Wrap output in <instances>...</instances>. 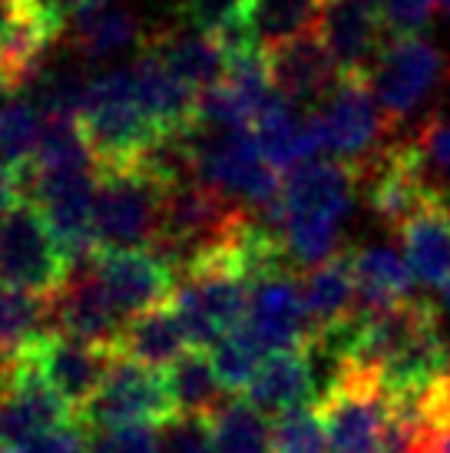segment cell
I'll list each match as a JSON object with an SVG mask.
<instances>
[{"mask_svg":"<svg viewBox=\"0 0 450 453\" xmlns=\"http://www.w3.org/2000/svg\"><path fill=\"white\" fill-rule=\"evenodd\" d=\"M20 202V189H17V173L7 169V165H0V222L7 219L13 205Z\"/></svg>","mask_w":450,"mask_h":453,"instance_id":"836d02e7","label":"cell"},{"mask_svg":"<svg viewBox=\"0 0 450 453\" xmlns=\"http://www.w3.org/2000/svg\"><path fill=\"white\" fill-rule=\"evenodd\" d=\"M30 13L37 17V24H43L50 30V37L57 40L60 34H66V27L74 24V17L83 11L87 0H27Z\"/></svg>","mask_w":450,"mask_h":453,"instance_id":"1f68e13d","label":"cell"},{"mask_svg":"<svg viewBox=\"0 0 450 453\" xmlns=\"http://www.w3.org/2000/svg\"><path fill=\"white\" fill-rule=\"evenodd\" d=\"M447 64L450 60H444L438 43H431V40L388 37L368 80H371L377 106H381V113L388 116L394 133L411 116L421 113V106H427L438 83L447 76Z\"/></svg>","mask_w":450,"mask_h":453,"instance_id":"277c9868","label":"cell"},{"mask_svg":"<svg viewBox=\"0 0 450 453\" xmlns=\"http://www.w3.org/2000/svg\"><path fill=\"white\" fill-rule=\"evenodd\" d=\"M209 357H213L215 374L222 380V388L229 394H238V390H249V384L255 380V374H259V367H262V361L268 354L255 344V338H252L245 327L238 325L236 331H229V334H222V338L215 341Z\"/></svg>","mask_w":450,"mask_h":453,"instance_id":"484cf974","label":"cell"},{"mask_svg":"<svg viewBox=\"0 0 450 453\" xmlns=\"http://www.w3.org/2000/svg\"><path fill=\"white\" fill-rule=\"evenodd\" d=\"M318 37L325 40L341 76H368L391 34L377 0H325Z\"/></svg>","mask_w":450,"mask_h":453,"instance_id":"30bf717a","label":"cell"},{"mask_svg":"<svg viewBox=\"0 0 450 453\" xmlns=\"http://www.w3.org/2000/svg\"><path fill=\"white\" fill-rule=\"evenodd\" d=\"M391 37H421L431 27L440 0H377Z\"/></svg>","mask_w":450,"mask_h":453,"instance_id":"f546056e","label":"cell"},{"mask_svg":"<svg viewBox=\"0 0 450 453\" xmlns=\"http://www.w3.org/2000/svg\"><path fill=\"white\" fill-rule=\"evenodd\" d=\"M97 258L100 255L70 265L63 285L50 295L53 331L106 348V351H116L126 318L116 311V304L110 302V295L103 288L100 275H97Z\"/></svg>","mask_w":450,"mask_h":453,"instance_id":"9c48e42d","label":"cell"},{"mask_svg":"<svg viewBox=\"0 0 450 453\" xmlns=\"http://www.w3.org/2000/svg\"><path fill=\"white\" fill-rule=\"evenodd\" d=\"M186 351H192V344H189L186 331L169 308V302L129 318L123 334H120V344H116L120 357H129V361L152 367V371H169Z\"/></svg>","mask_w":450,"mask_h":453,"instance_id":"ac0fdd59","label":"cell"},{"mask_svg":"<svg viewBox=\"0 0 450 453\" xmlns=\"http://www.w3.org/2000/svg\"><path fill=\"white\" fill-rule=\"evenodd\" d=\"M156 453H215L213 417L173 414L169 420H163Z\"/></svg>","mask_w":450,"mask_h":453,"instance_id":"83f0119b","label":"cell"},{"mask_svg":"<svg viewBox=\"0 0 450 453\" xmlns=\"http://www.w3.org/2000/svg\"><path fill=\"white\" fill-rule=\"evenodd\" d=\"M358 169L331 156L295 165L282 179V239L295 265L314 268L338 252V226L354 205Z\"/></svg>","mask_w":450,"mask_h":453,"instance_id":"6da1fadb","label":"cell"},{"mask_svg":"<svg viewBox=\"0 0 450 453\" xmlns=\"http://www.w3.org/2000/svg\"><path fill=\"white\" fill-rule=\"evenodd\" d=\"M163 179L143 165L100 169L93 235L100 252H150L166 199Z\"/></svg>","mask_w":450,"mask_h":453,"instance_id":"3957f363","label":"cell"},{"mask_svg":"<svg viewBox=\"0 0 450 453\" xmlns=\"http://www.w3.org/2000/svg\"><path fill=\"white\" fill-rule=\"evenodd\" d=\"M173 414L175 407L166 371H152L116 354L103 388L80 411L76 424L87 430H106L126 424H163Z\"/></svg>","mask_w":450,"mask_h":453,"instance_id":"52a82bcc","label":"cell"},{"mask_svg":"<svg viewBox=\"0 0 450 453\" xmlns=\"http://www.w3.org/2000/svg\"><path fill=\"white\" fill-rule=\"evenodd\" d=\"M89 447V434L87 427L80 424H70V427H57L47 430V434H37L24 441L20 447H11L4 453H87Z\"/></svg>","mask_w":450,"mask_h":453,"instance_id":"4dcf8cb0","label":"cell"},{"mask_svg":"<svg viewBox=\"0 0 450 453\" xmlns=\"http://www.w3.org/2000/svg\"><path fill=\"white\" fill-rule=\"evenodd\" d=\"M325 0H245L238 20L259 50H275L282 43L318 34Z\"/></svg>","mask_w":450,"mask_h":453,"instance_id":"d6986e66","label":"cell"},{"mask_svg":"<svg viewBox=\"0 0 450 453\" xmlns=\"http://www.w3.org/2000/svg\"><path fill=\"white\" fill-rule=\"evenodd\" d=\"M440 11H444V17L450 20V0H440Z\"/></svg>","mask_w":450,"mask_h":453,"instance_id":"e575fe53","label":"cell"},{"mask_svg":"<svg viewBox=\"0 0 450 453\" xmlns=\"http://www.w3.org/2000/svg\"><path fill=\"white\" fill-rule=\"evenodd\" d=\"M407 139H411L427 189L450 199V103L447 106H434L414 127V136Z\"/></svg>","mask_w":450,"mask_h":453,"instance_id":"cb8c5ba5","label":"cell"},{"mask_svg":"<svg viewBox=\"0 0 450 453\" xmlns=\"http://www.w3.org/2000/svg\"><path fill=\"white\" fill-rule=\"evenodd\" d=\"M66 37L97 70L116 66L112 60H120L136 47H150L143 20L120 0H87L83 11L74 17V24L66 27Z\"/></svg>","mask_w":450,"mask_h":453,"instance_id":"5bb4252c","label":"cell"},{"mask_svg":"<svg viewBox=\"0 0 450 453\" xmlns=\"http://www.w3.org/2000/svg\"><path fill=\"white\" fill-rule=\"evenodd\" d=\"M30 351L37 357L43 378L50 380L53 390L74 407L76 417L97 397V390L103 388V380L110 374L112 357H116V351L76 341L70 334H57V331L30 341Z\"/></svg>","mask_w":450,"mask_h":453,"instance_id":"8fae6325","label":"cell"},{"mask_svg":"<svg viewBox=\"0 0 450 453\" xmlns=\"http://www.w3.org/2000/svg\"><path fill=\"white\" fill-rule=\"evenodd\" d=\"M447 93H450V64H447Z\"/></svg>","mask_w":450,"mask_h":453,"instance_id":"d590c367","label":"cell"},{"mask_svg":"<svg viewBox=\"0 0 450 453\" xmlns=\"http://www.w3.org/2000/svg\"><path fill=\"white\" fill-rule=\"evenodd\" d=\"M312 411L325 427L328 453H384L391 390L371 365L341 357Z\"/></svg>","mask_w":450,"mask_h":453,"instance_id":"7a4b0ae2","label":"cell"},{"mask_svg":"<svg viewBox=\"0 0 450 453\" xmlns=\"http://www.w3.org/2000/svg\"><path fill=\"white\" fill-rule=\"evenodd\" d=\"M354 281H358V315L381 311L414 298V272L407 258L388 245L354 249Z\"/></svg>","mask_w":450,"mask_h":453,"instance_id":"ffe728a7","label":"cell"},{"mask_svg":"<svg viewBox=\"0 0 450 453\" xmlns=\"http://www.w3.org/2000/svg\"><path fill=\"white\" fill-rule=\"evenodd\" d=\"M150 50L159 53V60L186 87L199 89V93L225 83L229 57H225L215 34L196 30L189 24H166L163 30H156L150 37Z\"/></svg>","mask_w":450,"mask_h":453,"instance_id":"2e32d148","label":"cell"},{"mask_svg":"<svg viewBox=\"0 0 450 453\" xmlns=\"http://www.w3.org/2000/svg\"><path fill=\"white\" fill-rule=\"evenodd\" d=\"M169 380V394H173L175 414H196V417H213L225 401L229 390L215 374V365L209 351H186L166 371Z\"/></svg>","mask_w":450,"mask_h":453,"instance_id":"44dd1931","label":"cell"},{"mask_svg":"<svg viewBox=\"0 0 450 453\" xmlns=\"http://www.w3.org/2000/svg\"><path fill=\"white\" fill-rule=\"evenodd\" d=\"M314 113L322 119L325 152L354 169L368 165L384 146L394 142V127L381 113L368 76H341V83Z\"/></svg>","mask_w":450,"mask_h":453,"instance_id":"5b68a950","label":"cell"},{"mask_svg":"<svg viewBox=\"0 0 450 453\" xmlns=\"http://www.w3.org/2000/svg\"><path fill=\"white\" fill-rule=\"evenodd\" d=\"M268 73L282 100L299 110H318L328 100V93L341 83V70L318 34L268 50Z\"/></svg>","mask_w":450,"mask_h":453,"instance_id":"7c38bea8","label":"cell"},{"mask_svg":"<svg viewBox=\"0 0 450 453\" xmlns=\"http://www.w3.org/2000/svg\"><path fill=\"white\" fill-rule=\"evenodd\" d=\"M97 275L126 321L166 304L175 288V275L152 252H100Z\"/></svg>","mask_w":450,"mask_h":453,"instance_id":"4fadbf2b","label":"cell"},{"mask_svg":"<svg viewBox=\"0 0 450 453\" xmlns=\"http://www.w3.org/2000/svg\"><path fill=\"white\" fill-rule=\"evenodd\" d=\"M272 447L275 453H328L325 427L312 407H299L291 414L275 417Z\"/></svg>","mask_w":450,"mask_h":453,"instance_id":"4316f807","label":"cell"},{"mask_svg":"<svg viewBox=\"0 0 450 453\" xmlns=\"http://www.w3.org/2000/svg\"><path fill=\"white\" fill-rule=\"evenodd\" d=\"M87 453H156L159 450V424H126V427L87 430Z\"/></svg>","mask_w":450,"mask_h":453,"instance_id":"f1b7e54d","label":"cell"},{"mask_svg":"<svg viewBox=\"0 0 450 453\" xmlns=\"http://www.w3.org/2000/svg\"><path fill=\"white\" fill-rule=\"evenodd\" d=\"M43 123H47V116L40 113L24 93H17L0 110V165L20 169V165L34 163L40 136H43Z\"/></svg>","mask_w":450,"mask_h":453,"instance_id":"d4e9b609","label":"cell"},{"mask_svg":"<svg viewBox=\"0 0 450 453\" xmlns=\"http://www.w3.org/2000/svg\"><path fill=\"white\" fill-rule=\"evenodd\" d=\"M66 278V255L34 202H17L0 222V285L53 295Z\"/></svg>","mask_w":450,"mask_h":453,"instance_id":"8992f818","label":"cell"},{"mask_svg":"<svg viewBox=\"0 0 450 453\" xmlns=\"http://www.w3.org/2000/svg\"><path fill=\"white\" fill-rule=\"evenodd\" d=\"M314 394V354L312 344L299 351H282L265 357L255 380L245 390V401L265 417L291 414L299 407H308Z\"/></svg>","mask_w":450,"mask_h":453,"instance_id":"e0dca14e","label":"cell"},{"mask_svg":"<svg viewBox=\"0 0 450 453\" xmlns=\"http://www.w3.org/2000/svg\"><path fill=\"white\" fill-rule=\"evenodd\" d=\"M34 13H30V4L27 0H0V40H7L17 30L24 27Z\"/></svg>","mask_w":450,"mask_h":453,"instance_id":"d6a6232c","label":"cell"},{"mask_svg":"<svg viewBox=\"0 0 450 453\" xmlns=\"http://www.w3.org/2000/svg\"><path fill=\"white\" fill-rule=\"evenodd\" d=\"M398 239L414 278L427 288H444L450 281V199L431 192L398 228Z\"/></svg>","mask_w":450,"mask_h":453,"instance_id":"9a60e30c","label":"cell"},{"mask_svg":"<svg viewBox=\"0 0 450 453\" xmlns=\"http://www.w3.org/2000/svg\"><path fill=\"white\" fill-rule=\"evenodd\" d=\"M213 437L215 453H275L265 414L238 397H229L213 414Z\"/></svg>","mask_w":450,"mask_h":453,"instance_id":"603a6c76","label":"cell"},{"mask_svg":"<svg viewBox=\"0 0 450 453\" xmlns=\"http://www.w3.org/2000/svg\"><path fill=\"white\" fill-rule=\"evenodd\" d=\"M53 334L50 295L0 285V354L24 351L30 341Z\"/></svg>","mask_w":450,"mask_h":453,"instance_id":"7402d4cb","label":"cell"},{"mask_svg":"<svg viewBox=\"0 0 450 453\" xmlns=\"http://www.w3.org/2000/svg\"><path fill=\"white\" fill-rule=\"evenodd\" d=\"M242 327L268 357L308 348L312 321H308V308H305L301 278L291 268H278V272L255 278L249 295V315Z\"/></svg>","mask_w":450,"mask_h":453,"instance_id":"ba28073f","label":"cell"}]
</instances>
